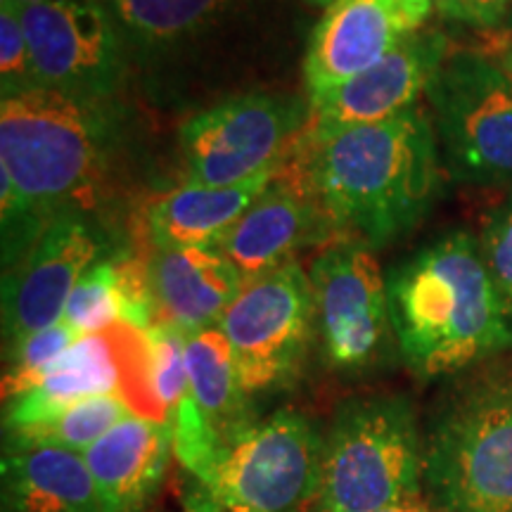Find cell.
<instances>
[{
	"instance_id": "7402d4cb",
	"label": "cell",
	"mask_w": 512,
	"mask_h": 512,
	"mask_svg": "<svg viewBox=\"0 0 512 512\" xmlns=\"http://www.w3.org/2000/svg\"><path fill=\"white\" fill-rule=\"evenodd\" d=\"M188 382L190 394L200 413L207 418L211 430L226 446L242 430L252 425L254 415L249 399L242 389L238 370L233 363V351L223 330L216 328L188 335ZM221 446V448H223Z\"/></svg>"
},
{
	"instance_id": "9c48e42d",
	"label": "cell",
	"mask_w": 512,
	"mask_h": 512,
	"mask_svg": "<svg viewBox=\"0 0 512 512\" xmlns=\"http://www.w3.org/2000/svg\"><path fill=\"white\" fill-rule=\"evenodd\" d=\"M219 328L247 396L292 387L316 342L311 280L299 261L247 280Z\"/></svg>"
},
{
	"instance_id": "83f0119b",
	"label": "cell",
	"mask_w": 512,
	"mask_h": 512,
	"mask_svg": "<svg viewBox=\"0 0 512 512\" xmlns=\"http://www.w3.org/2000/svg\"><path fill=\"white\" fill-rule=\"evenodd\" d=\"M0 86L3 98L41 88L24 36L22 15L10 0H0Z\"/></svg>"
},
{
	"instance_id": "3957f363",
	"label": "cell",
	"mask_w": 512,
	"mask_h": 512,
	"mask_svg": "<svg viewBox=\"0 0 512 512\" xmlns=\"http://www.w3.org/2000/svg\"><path fill=\"white\" fill-rule=\"evenodd\" d=\"M396 349L420 380L460 373L512 351L510 311L475 235H441L387 275Z\"/></svg>"
},
{
	"instance_id": "277c9868",
	"label": "cell",
	"mask_w": 512,
	"mask_h": 512,
	"mask_svg": "<svg viewBox=\"0 0 512 512\" xmlns=\"http://www.w3.org/2000/svg\"><path fill=\"white\" fill-rule=\"evenodd\" d=\"M422 451V486L441 512H512V361L460 382Z\"/></svg>"
},
{
	"instance_id": "d590c367",
	"label": "cell",
	"mask_w": 512,
	"mask_h": 512,
	"mask_svg": "<svg viewBox=\"0 0 512 512\" xmlns=\"http://www.w3.org/2000/svg\"><path fill=\"white\" fill-rule=\"evenodd\" d=\"M508 29H512V17H510V22H508Z\"/></svg>"
},
{
	"instance_id": "52a82bcc",
	"label": "cell",
	"mask_w": 512,
	"mask_h": 512,
	"mask_svg": "<svg viewBox=\"0 0 512 512\" xmlns=\"http://www.w3.org/2000/svg\"><path fill=\"white\" fill-rule=\"evenodd\" d=\"M427 98L448 174L470 185L512 181V79L491 57L448 55Z\"/></svg>"
},
{
	"instance_id": "ffe728a7",
	"label": "cell",
	"mask_w": 512,
	"mask_h": 512,
	"mask_svg": "<svg viewBox=\"0 0 512 512\" xmlns=\"http://www.w3.org/2000/svg\"><path fill=\"white\" fill-rule=\"evenodd\" d=\"M3 512H105L83 453L3 448Z\"/></svg>"
},
{
	"instance_id": "5bb4252c",
	"label": "cell",
	"mask_w": 512,
	"mask_h": 512,
	"mask_svg": "<svg viewBox=\"0 0 512 512\" xmlns=\"http://www.w3.org/2000/svg\"><path fill=\"white\" fill-rule=\"evenodd\" d=\"M339 242V233L311 192L278 166L268 188L216 245L245 280L290 264L294 254L320 242Z\"/></svg>"
},
{
	"instance_id": "e0dca14e",
	"label": "cell",
	"mask_w": 512,
	"mask_h": 512,
	"mask_svg": "<svg viewBox=\"0 0 512 512\" xmlns=\"http://www.w3.org/2000/svg\"><path fill=\"white\" fill-rule=\"evenodd\" d=\"M174 456L171 422L121 420L83 453L105 512H145Z\"/></svg>"
},
{
	"instance_id": "4fadbf2b",
	"label": "cell",
	"mask_w": 512,
	"mask_h": 512,
	"mask_svg": "<svg viewBox=\"0 0 512 512\" xmlns=\"http://www.w3.org/2000/svg\"><path fill=\"white\" fill-rule=\"evenodd\" d=\"M446 57V36L413 31L375 67L313 98L309 128L318 136H328L347 128L382 124L413 110Z\"/></svg>"
},
{
	"instance_id": "603a6c76",
	"label": "cell",
	"mask_w": 512,
	"mask_h": 512,
	"mask_svg": "<svg viewBox=\"0 0 512 512\" xmlns=\"http://www.w3.org/2000/svg\"><path fill=\"white\" fill-rule=\"evenodd\" d=\"M131 408L117 394L93 396L76 406L67 408L55 418L38 422V425L19 427L5 432V448H34L53 446L69 451L86 453L95 441L105 437L121 420L131 418Z\"/></svg>"
},
{
	"instance_id": "d6986e66",
	"label": "cell",
	"mask_w": 512,
	"mask_h": 512,
	"mask_svg": "<svg viewBox=\"0 0 512 512\" xmlns=\"http://www.w3.org/2000/svg\"><path fill=\"white\" fill-rule=\"evenodd\" d=\"M275 171L230 188L185 183L181 188L164 192L145 209L147 240L157 252L216 247L252 207L256 197L268 188Z\"/></svg>"
},
{
	"instance_id": "44dd1931",
	"label": "cell",
	"mask_w": 512,
	"mask_h": 512,
	"mask_svg": "<svg viewBox=\"0 0 512 512\" xmlns=\"http://www.w3.org/2000/svg\"><path fill=\"white\" fill-rule=\"evenodd\" d=\"M256 0H107L128 55L159 57L228 22Z\"/></svg>"
},
{
	"instance_id": "6da1fadb",
	"label": "cell",
	"mask_w": 512,
	"mask_h": 512,
	"mask_svg": "<svg viewBox=\"0 0 512 512\" xmlns=\"http://www.w3.org/2000/svg\"><path fill=\"white\" fill-rule=\"evenodd\" d=\"M441 150L420 107L373 126L318 136L309 126L280 169L311 192L339 240L380 249L422 221L437 202Z\"/></svg>"
},
{
	"instance_id": "ba28073f",
	"label": "cell",
	"mask_w": 512,
	"mask_h": 512,
	"mask_svg": "<svg viewBox=\"0 0 512 512\" xmlns=\"http://www.w3.org/2000/svg\"><path fill=\"white\" fill-rule=\"evenodd\" d=\"M311 110L299 98L254 91L221 100L181 126L185 181L230 188L278 169L302 136Z\"/></svg>"
},
{
	"instance_id": "f546056e",
	"label": "cell",
	"mask_w": 512,
	"mask_h": 512,
	"mask_svg": "<svg viewBox=\"0 0 512 512\" xmlns=\"http://www.w3.org/2000/svg\"><path fill=\"white\" fill-rule=\"evenodd\" d=\"M437 8L444 17L479 29L508 27L512 17V0H439Z\"/></svg>"
},
{
	"instance_id": "2e32d148",
	"label": "cell",
	"mask_w": 512,
	"mask_h": 512,
	"mask_svg": "<svg viewBox=\"0 0 512 512\" xmlns=\"http://www.w3.org/2000/svg\"><path fill=\"white\" fill-rule=\"evenodd\" d=\"M155 323L185 335L216 328L245 287V275L216 247L157 252L150 259Z\"/></svg>"
},
{
	"instance_id": "e575fe53",
	"label": "cell",
	"mask_w": 512,
	"mask_h": 512,
	"mask_svg": "<svg viewBox=\"0 0 512 512\" xmlns=\"http://www.w3.org/2000/svg\"><path fill=\"white\" fill-rule=\"evenodd\" d=\"M304 3H309V5H318V8H330V5L335 3V0H304Z\"/></svg>"
},
{
	"instance_id": "7c38bea8",
	"label": "cell",
	"mask_w": 512,
	"mask_h": 512,
	"mask_svg": "<svg viewBox=\"0 0 512 512\" xmlns=\"http://www.w3.org/2000/svg\"><path fill=\"white\" fill-rule=\"evenodd\" d=\"M107 230L88 214H64L38 235L17 264L3 268L5 354L60 323L69 294L105 259Z\"/></svg>"
},
{
	"instance_id": "d4e9b609",
	"label": "cell",
	"mask_w": 512,
	"mask_h": 512,
	"mask_svg": "<svg viewBox=\"0 0 512 512\" xmlns=\"http://www.w3.org/2000/svg\"><path fill=\"white\" fill-rule=\"evenodd\" d=\"M76 339H81L76 332L69 328L64 320L50 325V328L36 332L17 344L15 349L5 354L8 370L3 375V401L17 399L31 389L38 380V375L46 370L55 358H60Z\"/></svg>"
},
{
	"instance_id": "836d02e7",
	"label": "cell",
	"mask_w": 512,
	"mask_h": 512,
	"mask_svg": "<svg viewBox=\"0 0 512 512\" xmlns=\"http://www.w3.org/2000/svg\"><path fill=\"white\" fill-rule=\"evenodd\" d=\"M15 8L22 12V10H29V8H36V5H43V3H50V0H10Z\"/></svg>"
},
{
	"instance_id": "8fae6325",
	"label": "cell",
	"mask_w": 512,
	"mask_h": 512,
	"mask_svg": "<svg viewBox=\"0 0 512 512\" xmlns=\"http://www.w3.org/2000/svg\"><path fill=\"white\" fill-rule=\"evenodd\" d=\"M38 86L79 100L112 102L124 88L128 50L100 0H50L22 10Z\"/></svg>"
},
{
	"instance_id": "30bf717a",
	"label": "cell",
	"mask_w": 512,
	"mask_h": 512,
	"mask_svg": "<svg viewBox=\"0 0 512 512\" xmlns=\"http://www.w3.org/2000/svg\"><path fill=\"white\" fill-rule=\"evenodd\" d=\"M316 342L325 366L358 375L375 370L396 344L387 278L361 242L339 240L323 249L311 273Z\"/></svg>"
},
{
	"instance_id": "484cf974",
	"label": "cell",
	"mask_w": 512,
	"mask_h": 512,
	"mask_svg": "<svg viewBox=\"0 0 512 512\" xmlns=\"http://www.w3.org/2000/svg\"><path fill=\"white\" fill-rule=\"evenodd\" d=\"M147 339H150L152 349V368H155V387L157 396L162 401L169 422L178 411V406L190 394L188 382V358H185V349H188V335L181 332L174 325L155 323L147 328Z\"/></svg>"
},
{
	"instance_id": "8992f818",
	"label": "cell",
	"mask_w": 512,
	"mask_h": 512,
	"mask_svg": "<svg viewBox=\"0 0 512 512\" xmlns=\"http://www.w3.org/2000/svg\"><path fill=\"white\" fill-rule=\"evenodd\" d=\"M323 460L318 427L304 413L280 408L221 448L204 486L223 512H302L318 501Z\"/></svg>"
},
{
	"instance_id": "7a4b0ae2",
	"label": "cell",
	"mask_w": 512,
	"mask_h": 512,
	"mask_svg": "<svg viewBox=\"0 0 512 512\" xmlns=\"http://www.w3.org/2000/svg\"><path fill=\"white\" fill-rule=\"evenodd\" d=\"M110 107L43 86L0 102L3 268L55 219L91 214L114 152Z\"/></svg>"
},
{
	"instance_id": "f1b7e54d",
	"label": "cell",
	"mask_w": 512,
	"mask_h": 512,
	"mask_svg": "<svg viewBox=\"0 0 512 512\" xmlns=\"http://www.w3.org/2000/svg\"><path fill=\"white\" fill-rule=\"evenodd\" d=\"M477 242L486 271L512 313V195L486 216Z\"/></svg>"
},
{
	"instance_id": "4316f807",
	"label": "cell",
	"mask_w": 512,
	"mask_h": 512,
	"mask_svg": "<svg viewBox=\"0 0 512 512\" xmlns=\"http://www.w3.org/2000/svg\"><path fill=\"white\" fill-rule=\"evenodd\" d=\"M171 430H174V456L181 460L190 475L197 477V482L207 484L223 444L200 413L192 394L185 396V401L178 406L171 418Z\"/></svg>"
},
{
	"instance_id": "9a60e30c",
	"label": "cell",
	"mask_w": 512,
	"mask_h": 512,
	"mask_svg": "<svg viewBox=\"0 0 512 512\" xmlns=\"http://www.w3.org/2000/svg\"><path fill=\"white\" fill-rule=\"evenodd\" d=\"M408 34L413 29L399 0H335L306 48L304 79L311 100L375 67Z\"/></svg>"
},
{
	"instance_id": "5b68a950",
	"label": "cell",
	"mask_w": 512,
	"mask_h": 512,
	"mask_svg": "<svg viewBox=\"0 0 512 512\" xmlns=\"http://www.w3.org/2000/svg\"><path fill=\"white\" fill-rule=\"evenodd\" d=\"M425 451L411 401L356 396L337 408L325 437L318 512H375L420 496Z\"/></svg>"
},
{
	"instance_id": "d6a6232c",
	"label": "cell",
	"mask_w": 512,
	"mask_h": 512,
	"mask_svg": "<svg viewBox=\"0 0 512 512\" xmlns=\"http://www.w3.org/2000/svg\"><path fill=\"white\" fill-rule=\"evenodd\" d=\"M375 512H441V510L425 494H420V496L403 498V501L392 503L387 505V508H380Z\"/></svg>"
},
{
	"instance_id": "4dcf8cb0",
	"label": "cell",
	"mask_w": 512,
	"mask_h": 512,
	"mask_svg": "<svg viewBox=\"0 0 512 512\" xmlns=\"http://www.w3.org/2000/svg\"><path fill=\"white\" fill-rule=\"evenodd\" d=\"M399 3H401L403 15L408 19V24H411V29L420 31V27L425 24V19L430 17L432 8L439 3V0H399Z\"/></svg>"
},
{
	"instance_id": "1f68e13d",
	"label": "cell",
	"mask_w": 512,
	"mask_h": 512,
	"mask_svg": "<svg viewBox=\"0 0 512 512\" xmlns=\"http://www.w3.org/2000/svg\"><path fill=\"white\" fill-rule=\"evenodd\" d=\"M486 57H491L498 67L503 69L505 74L512 79V38H505V36H498L494 43L489 46V53Z\"/></svg>"
},
{
	"instance_id": "cb8c5ba5",
	"label": "cell",
	"mask_w": 512,
	"mask_h": 512,
	"mask_svg": "<svg viewBox=\"0 0 512 512\" xmlns=\"http://www.w3.org/2000/svg\"><path fill=\"white\" fill-rule=\"evenodd\" d=\"M64 323L79 337L98 335L121 323V299L112 259H102L88 268L64 306Z\"/></svg>"
},
{
	"instance_id": "ac0fdd59",
	"label": "cell",
	"mask_w": 512,
	"mask_h": 512,
	"mask_svg": "<svg viewBox=\"0 0 512 512\" xmlns=\"http://www.w3.org/2000/svg\"><path fill=\"white\" fill-rule=\"evenodd\" d=\"M119 389L117 339L112 328H107L98 335L76 339L72 347L38 375L34 387L17 399L5 401L3 432L38 425L93 396H119Z\"/></svg>"
}]
</instances>
